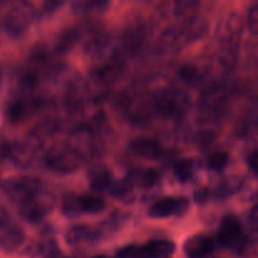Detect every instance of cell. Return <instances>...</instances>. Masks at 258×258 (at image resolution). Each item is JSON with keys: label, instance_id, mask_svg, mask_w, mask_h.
<instances>
[{"label": "cell", "instance_id": "9", "mask_svg": "<svg viewBox=\"0 0 258 258\" xmlns=\"http://www.w3.org/2000/svg\"><path fill=\"white\" fill-rule=\"evenodd\" d=\"M175 174L181 180H188L193 174V165L190 160H183L175 166Z\"/></svg>", "mask_w": 258, "mask_h": 258}, {"label": "cell", "instance_id": "10", "mask_svg": "<svg viewBox=\"0 0 258 258\" xmlns=\"http://www.w3.org/2000/svg\"><path fill=\"white\" fill-rule=\"evenodd\" d=\"M110 183H111L110 174H108L107 171H103V173L97 174V175L92 179L91 185H92V188L95 189V190L101 191V190H105V189L110 185Z\"/></svg>", "mask_w": 258, "mask_h": 258}, {"label": "cell", "instance_id": "6", "mask_svg": "<svg viewBox=\"0 0 258 258\" xmlns=\"http://www.w3.org/2000/svg\"><path fill=\"white\" fill-rule=\"evenodd\" d=\"M176 209H179V202L174 198H163L160 201L155 202L150 207L149 214L154 218H164L170 214L175 213Z\"/></svg>", "mask_w": 258, "mask_h": 258}, {"label": "cell", "instance_id": "14", "mask_svg": "<svg viewBox=\"0 0 258 258\" xmlns=\"http://www.w3.org/2000/svg\"><path fill=\"white\" fill-rule=\"evenodd\" d=\"M131 189V186H128V183H118L116 184V186L113 188V196L121 197L122 194H126Z\"/></svg>", "mask_w": 258, "mask_h": 258}, {"label": "cell", "instance_id": "16", "mask_svg": "<svg viewBox=\"0 0 258 258\" xmlns=\"http://www.w3.org/2000/svg\"><path fill=\"white\" fill-rule=\"evenodd\" d=\"M251 160H252V169H253L254 171H256V160H257V154L254 153L253 155H252V158H251Z\"/></svg>", "mask_w": 258, "mask_h": 258}, {"label": "cell", "instance_id": "4", "mask_svg": "<svg viewBox=\"0 0 258 258\" xmlns=\"http://www.w3.org/2000/svg\"><path fill=\"white\" fill-rule=\"evenodd\" d=\"M243 236L241 222L233 216H228L222 221L218 231V241L223 246H234Z\"/></svg>", "mask_w": 258, "mask_h": 258}, {"label": "cell", "instance_id": "12", "mask_svg": "<svg viewBox=\"0 0 258 258\" xmlns=\"http://www.w3.org/2000/svg\"><path fill=\"white\" fill-rule=\"evenodd\" d=\"M67 3V0H45L44 10L48 13H53Z\"/></svg>", "mask_w": 258, "mask_h": 258}, {"label": "cell", "instance_id": "13", "mask_svg": "<svg viewBox=\"0 0 258 258\" xmlns=\"http://www.w3.org/2000/svg\"><path fill=\"white\" fill-rule=\"evenodd\" d=\"M257 5H252V8L249 9V13H248V25L249 28H251V30L253 33L257 32Z\"/></svg>", "mask_w": 258, "mask_h": 258}, {"label": "cell", "instance_id": "5", "mask_svg": "<svg viewBox=\"0 0 258 258\" xmlns=\"http://www.w3.org/2000/svg\"><path fill=\"white\" fill-rule=\"evenodd\" d=\"M130 149L136 155L148 159H156L163 154V148L160 143L155 139L141 138L136 139L130 144Z\"/></svg>", "mask_w": 258, "mask_h": 258}, {"label": "cell", "instance_id": "17", "mask_svg": "<svg viewBox=\"0 0 258 258\" xmlns=\"http://www.w3.org/2000/svg\"><path fill=\"white\" fill-rule=\"evenodd\" d=\"M92 258H110V257L103 256V254H100V256H95V257H92Z\"/></svg>", "mask_w": 258, "mask_h": 258}, {"label": "cell", "instance_id": "2", "mask_svg": "<svg viewBox=\"0 0 258 258\" xmlns=\"http://www.w3.org/2000/svg\"><path fill=\"white\" fill-rule=\"evenodd\" d=\"M174 243L169 241H151L144 246H128L118 252L121 258H166L174 252Z\"/></svg>", "mask_w": 258, "mask_h": 258}, {"label": "cell", "instance_id": "3", "mask_svg": "<svg viewBox=\"0 0 258 258\" xmlns=\"http://www.w3.org/2000/svg\"><path fill=\"white\" fill-rule=\"evenodd\" d=\"M214 241L208 234H194L186 239L184 251L188 258H206L213 252Z\"/></svg>", "mask_w": 258, "mask_h": 258}, {"label": "cell", "instance_id": "8", "mask_svg": "<svg viewBox=\"0 0 258 258\" xmlns=\"http://www.w3.org/2000/svg\"><path fill=\"white\" fill-rule=\"evenodd\" d=\"M108 2L110 0H78V8L87 12H92V10H100L106 9Z\"/></svg>", "mask_w": 258, "mask_h": 258}, {"label": "cell", "instance_id": "11", "mask_svg": "<svg viewBox=\"0 0 258 258\" xmlns=\"http://www.w3.org/2000/svg\"><path fill=\"white\" fill-rule=\"evenodd\" d=\"M227 161H228V155L226 153H216L209 159V165L216 170H221L227 165Z\"/></svg>", "mask_w": 258, "mask_h": 258}, {"label": "cell", "instance_id": "1", "mask_svg": "<svg viewBox=\"0 0 258 258\" xmlns=\"http://www.w3.org/2000/svg\"><path fill=\"white\" fill-rule=\"evenodd\" d=\"M34 7L29 0H14L4 19V27L12 34L24 32L34 19Z\"/></svg>", "mask_w": 258, "mask_h": 258}, {"label": "cell", "instance_id": "7", "mask_svg": "<svg viewBox=\"0 0 258 258\" xmlns=\"http://www.w3.org/2000/svg\"><path fill=\"white\" fill-rule=\"evenodd\" d=\"M78 206L82 211L88 212V213H97V212L102 211L105 203H103L102 198L95 194H85V196H81L77 199Z\"/></svg>", "mask_w": 258, "mask_h": 258}, {"label": "cell", "instance_id": "15", "mask_svg": "<svg viewBox=\"0 0 258 258\" xmlns=\"http://www.w3.org/2000/svg\"><path fill=\"white\" fill-rule=\"evenodd\" d=\"M156 178H158V175H156L155 171H148L144 176V185H153L155 183Z\"/></svg>", "mask_w": 258, "mask_h": 258}]
</instances>
